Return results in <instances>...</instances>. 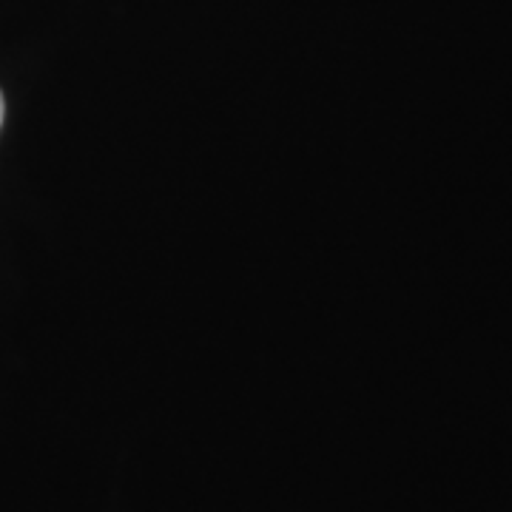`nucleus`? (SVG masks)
Instances as JSON below:
<instances>
[{"label":"nucleus","mask_w":512,"mask_h":512,"mask_svg":"<svg viewBox=\"0 0 512 512\" xmlns=\"http://www.w3.org/2000/svg\"><path fill=\"white\" fill-rule=\"evenodd\" d=\"M3 111L6 109H3V94H0V126H3Z\"/></svg>","instance_id":"nucleus-1"}]
</instances>
